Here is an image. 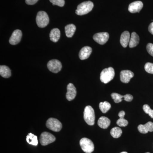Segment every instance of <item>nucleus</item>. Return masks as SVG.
Segmentation results:
<instances>
[{"label": "nucleus", "mask_w": 153, "mask_h": 153, "mask_svg": "<svg viewBox=\"0 0 153 153\" xmlns=\"http://www.w3.org/2000/svg\"><path fill=\"white\" fill-rule=\"evenodd\" d=\"M93 7V3L91 1L83 2L78 5L75 13L76 15L82 16L88 13Z\"/></svg>", "instance_id": "nucleus-1"}, {"label": "nucleus", "mask_w": 153, "mask_h": 153, "mask_svg": "<svg viewBox=\"0 0 153 153\" xmlns=\"http://www.w3.org/2000/svg\"><path fill=\"white\" fill-rule=\"evenodd\" d=\"M84 120L88 125L93 126L95 123V116L94 110L90 105L85 107L84 111Z\"/></svg>", "instance_id": "nucleus-2"}, {"label": "nucleus", "mask_w": 153, "mask_h": 153, "mask_svg": "<svg viewBox=\"0 0 153 153\" xmlns=\"http://www.w3.org/2000/svg\"><path fill=\"white\" fill-rule=\"evenodd\" d=\"M115 71L112 67L105 68L100 73V79L105 84L108 83L114 78Z\"/></svg>", "instance_id": "nucleus-3"}, {"label": "nucleus", "mask_w": 153, "mask_h": 153, "mask_svg": "<svg viewBox=\"0 0 153 153\" xmlns=\"http://www.w3.org/2000/svg\"><path fill=\"white\" fill-rule=\"evenodd\" d=\"M36 21L38 27L40 28L45 27L49 23V16L47 13L44 11H39L37 14Z\"/></svg>", "instance_id": "nucleus-4"}, {"label": "nucleus", "mask_w": 153, "mask_h": 153, "mask_svg": "<svg viewBox=\"0 0 153 153\" xmlns=\"http://www.w3.org/2000/svg\"><path fill=\"white\" fill-rule=\"evenodd\" d=\"M79 144L82 150L86 153H91L94 150V146L92 141L87 138H82L80 140Z\"/></svg>", "instance_id": "nucleus-5"}, {"label": "nucleus", "mask_w": 153, "mask_h": 153, "mask_svg": "<svg viewBox=\"0 0 153 153\" xmlns=\"http://www.w3.org/2000/svg\"><path fill=\"white\" fill-rule=\"evenodd\" d=\"M46 126L53 131L59 132L62 128V124L57 119L50 118L47 120Z\"/></svg>", "instance_id": "nucleus-6"}, {"label": "nucleus", "mask_w": 153, "mask_h": 153, "mask_svg": "<svg viewBox=\"0 0 153 153\" xmlns=\"http://www.w3.org/2000/svg\"><path fill=\"white\" fill-rule=\"evenodd\" d=\"M55 140L56 138L53 135L47 132H44L40 136V142L42 146H47L55 142Z\"/></svg>", "instance_id": "nucleus-7"}, {"label": "nucleus", "mask_w": 153, "mask_h": 153, "mask_svg": "<svg viewBox=\"0 0 153 153\" xmlns=\"http://www.w3.org/2000/svg\"><path fill=\"white\" fill-rule=\"evenodd\" d=\"M47 67L49 71L54 73H57L62 69V64L60 61L56 59L52 60L47 63Z\"/></svg>", "instance_id": "nucleus-8"}, {"label": "nucleus", "mask_w": 153, "mask_h": 153, "mask_svg": "<svg viewBox=\"0 0 153 153\" xmlns=\"http://www.w3.org/2000/svg\"><path fill=\"white\" fill-rule=\"evenodd\" d=\"M109 38V34L106 32L96 33L93 37L94 40L100 45L105 44L108 41Z\"/></svg>", "instance_id": "nucleus-9"}, {"label": "nucleus", "mask_w": 153, "mask_h": 153, "mask_svg": "<svg viewBox=\"0 0 153 153\" xmlns=\"http://www.w3.org/2000/svg\"><path fill=\"white\" fill-rule=\"evenodd\" d=\"M111 97L114 102L117 103H119L122 101L123 98L124 100L127 102L131 101L133 99V97L130 94L122 95L119 94L113 93L111 94Z\"/></svg>", "instance_id": "nucleus-10"}, {"label": "nucleus", "mask_w": 153, "mask_h": 153, "mask_svg": "<svg viewBox=\"0 0 153 153\" xmlns=\"http://www.w3.org/2000/svg\"><path fill=\"white\" fill-rule=\"evenodd\" d=\"M22 36V31L19 30H15L10 38L9 42L11 45H15L19 44Z\"/></svg>", "instance_id": "nucleus-11"}, {"label": "nucleus", "mask_w": 153, "mask_h": 153, "mask_svg": "<svg viewBox=\"0 0 153 153\" xmlns=\"http://www.w3.org/2000/svg\"><path fill=\"white\" fill-rule=\"evenodd\" d=\"M143 4L141 1H136L130 4L129 5L128 11L132 13H139L142 9Z\"/></svg>", "instance_id": "nucleus-12"}, {"label": "nucleus", "mask_w": 153, "mask_h": 153, "mask_svg": "<svg viewBox=\"0 0 153 153\" xmlns=\"http://www.w3.org/2000/svg\"><path fill=\"white\" fill-rule=\"evenodd\" d=\"M67 92L66 98L68 101H71L75 98L76 94V88L72 83H70L67 85Z\"/></svg>", "instance_id": "nucleus-13"}, {"label": "nucleus", "mask_w": 153, "mask_h": 153, "mask_svg": "<svg viewBox=\"0 0 153 153\" xmlns=\"http://www.w3.org/2000/svg\"><path fill=\"white\" fill-rule=\"evenodd\" d=\"M134 76V73L130 70H123L120 72V79L122 82L128 83Z\"/></svg>", "instance_id": "nucleus-14"}, {"label": "nucleus", "mask_w": 153, "mask_h": 153, "mask_svg": "<svg viewBox=\"0 0 153 153\" xmlns=\"http://www.w3.org/2000/svg\"><path fill=\"white\" fill-rule=\"evenodd\" d=\"M92 51V49L91 47H88V46L83 47L79 52V59L81 60H84L88 59L90 56Z\"/></svg>", "instance_id": "nucleus-15"}, {"label": "nucleus", "mask_w": 153, "mask_h": 153, "mask_svg": "<svg viewBox=\"0 0 153 153\" xmlns=\"http://www.w3.org/2000/svg\"><path fill=\"white\" fill-rule=\"evenodd\" d=\"M138 130L142 134H147L148 132L153 131V123L149 122L145 125H140Z\"/></svg>", "instance_id": "nucleus-16"}, {"label": "nucleus", "mask_w": 153, "mask_h": 153, "mask_svg": "<svg viewBox=\"0 0 153 153\" xmlns=\"http://www.w3.org/2000/svg\"><path fill=\"white\" fill-rule=\"evenodd\" d=\"M130 38V34L127 31H124L121 35L120 43L124 48H126L129 45Z\"/></svg>", "instance_id": "nucleus-17"}, {"label": "nucleus", "mask_w": 153, "mask_h": 153, "mask_svg": "<svg viewBox=\"0 0 153 153\" xmlns=\"http://www.w3.org/2000/svg\"><path fill=\"white\" fill-rule=\"evenodd\" d=\"M111 121L108 118L105 117H101L99 119L97 124L100 127L102 128L106 129L109 127Z\"/></svg>", "instance_id": "nucleus-18"}, {"label": "nucleus", "mask_w": 153, "mask_h": 153, "mask_svg": "<svg viewBox=\"0 0 153 153\" xmlns=\"http://www.w3.org/2000/svg\"><path fill=\"white\" fill-rule=\"evenodd\" d=\"M139 36L135 32H133L131 36L130 40L129 43V47L132 48L136 47L139 43Z\"/></svg>", "instance_id": "nucleus-19"}, {"label": "nucleus", "mask_w": 153, "mask_h": 153, "mask_svg": "<svg viewBox=\"0 0 153 153\" xmlns=\"http://www.w3.org/2000/svg\"><path fill=\"white\" fill-rule=\"evenodd\" d=\"M60 30L57 28H54L52 29L50 32L49 37L50 40L52 42H57L60 39Z\"/></svg>", "instance_id": "nucleus-20"}, {"label": "nucleus", "mask_w": 153, "mask_h": 153, "mask_svg": "<svg viewBox=\"0 0 153 153\" xmlns=\"http://www.w3.org/2000/svg\"><path fill=\"white\" fill-rule=\"evenodd\" d=\"M125 114V112L124 111H121L119 113L118 116L120 118L117 121V124L119 126L126 127L128 125V121L124 118Z\"/></svg>", "instance_id": "nucleus-21"}, {"label": "nucleus", "mask_w": 153, "mask_h": 153, "mask_svg": "<svg viewBox=\"0 0 153 153\" xmlns=\"http://www.w3.org/2000/svg\"><path fill=\"white\" fill-rule=\"evenodd\" d=\"M76 30V26L73 24H69L66 25L65 27L66 36L68 38H71L74 36Z\"/></svg>", "instance_id": "nucleus-22"}, {"label": "nucleus", "mask_w": 153, "mask_h": 153, "mask_svg": "<svg viewBox=\"0 0 153 153\" xmlns=\"http://www.w3.org/2000/svg\"><path fill=\"white\" fill-rule=\"evenodd\" d=\"M0 74L4 78H9L11 76V70L8 66L1 65L0 66Z\"/></svg>", "instance_id": "nucleus-23"}, {"label": "nucleus", "mask_w": 153, "mask_h": 153, "mask_svg": "<svg viewBox=\"0 0 153 153\" xmlns=\"http://www.w3.org/2000/svg\"><path fill=\"white\" fill-rule=\"evenodd\" d=\"M27 142L30 145L37 146L38 144V137L34 134L30 133L27 136Z\"/></svg>", "instance_id": "nucleus-24"}, {"label": "nucleus", "mask_w": 153, "mask_h": 153, "mask_svg": "<svg viewBox=\"0 0 153 153\" xmlns=\"http://www.w3.org/2000/svg\"><path fill=\"white\" fill-rule=\"evenodd\" d=\"M111 108V105L108 102H100L99 104V108L103 113H106Z\"/></svg>", "instance_id": "nucleus-25"}, {"label": "nucleus", "mask_w": 153, "mask_h": 153, "mask_svg": "<svg viewBox=\"0 0 153 153\" xmlns=\"http://www.w3.org/2000/svg\"><path fill=\"white\" fill-rule=\"evenodd\" d=\"M111 135L114 138H118L121 136L122 130L121 129L118 127H115L111 129L110 131Z\"/></svg>", "instance_id": "nucleus-26"}, {"label": "nucleus", "mask_w": 153, "mask_h": 153, "mask_svg": "<svg viewBox=\"0 0 153 153\" xmlns=\"http://www.w3.org/2000/svg\"><path fill=\"white\" fill-rule=\"evenodd\" d=\"M143 110L146 114H147L152 118H153V110L151 109L150 107L148 105H144L143 106Z\"/></svg>", "instance_id": "nucleus-27"}, {"label": "nucleus", "mask_w": 153, "mask_h": 153, "mask_svg": "<svg viewBox=\"0 0 153 153\" xmlns=\"http://www.w3.org/2000/svg\"><path fill=\"white\" fill-rule=\"evenodd\" d=\"M146 71L149 74H153V63H147L145 65Z\"/></svg>", "instance_id": "nucleus-28"}, {"label": "nucleus", "mask_w": 153, "mask_h": 153, "mask_svg": "<svg viewBox=\"0 0 153 153\" xmlns=\"http://www.w3.org/2000/svg\"><path fill=\"white\" fill-rule=\"evenodd\" d=\"M53 5H57L63 7L65 4V0H49Z\"/></svg>", "instance_id": "nucleus-29"}, {"label": "nucleus", "mask_w": 153, "mask_h": 153, "mask_svg": "<svg viewBox=\"0 0 153 153\" xmlns=\"http://www.w3.org/2000/svg\"><path fill=\"white\" fill-rule=\"evenodd\" d=\"M146 49L148 53L153 57V44L149 43L147 45Z\"/></svg>", "instance_id": "nucleus-30"}, {"label": "nucleus", "mask_w": 153, "mask_h": 153, "mask_svg": "<svg viewBox=\"0 0 153 153\" xmlns=\"http://www.w3.org/2000/svg\"><path fill=\"white\" fill-rule=\"evenodd\" d=\"M38 0H25V2L28 5H34L36 4Z\"/></svg>", "instance_id": "nucleus-31"}, {"label": "nucleus", "mask_w": 153, "mask_h": 153, "mask_svg": "<svg viewBox=\"0 0 153 153\" xmlns=\"http://www.w3.org/2000/svg\"><path fill=\"white\" fill-rule=\"evenodd\" d=\"M148 30H149V31L150 32V33L152 34V35H153V22H152L149 26Z\"/></svg>", "instance_id": "nucleus-32"}, {"label": "nucleus", "mask_w": 153, "mask_h": 153, "mask_svg": "<svg viewBox=\"0 0 153 153\" xmlns=\"http://www.w3.org/2000/svg\"><path fill=\"white\" fill-rule=\"evenodd\" d=\"M120 153H128L127 152H121Z\"/></svg>", "instance_id": "nucleus-33"}, {"label": "nucleus", "mask_w": 153, "mask_h": 153, "mask_svg": "<svg viewBox=\"0 0 153 153\" xmlns=\"http://www.w3.org/2000/svg\"><path fill=\"white\" fill-rule=\"evenodd\" d=\"M149 153V152H146V153Z\"/></svg>", "instance_id": "nucleus-34"}]
</instances>
